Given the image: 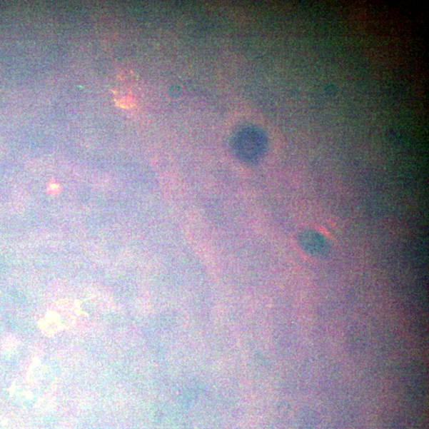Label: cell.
Listing matches in <instances>:
<instances>
[{"mask_svg":"<svg viewBox=\"0 0 429 429\" xmlns=\"http://www.w3.org/2000/svg\"><path fill=\"white\" fill-rule=\"evenodd\" d=\"M301 248L308 255L316 258L325 257L330 251V244L318 232L308 230L298 236Z\"/></svg>","mask_w":429,"mask_h":429,"instance_id":"6da1fadb","label":"cell"},{"mask_svg":"<svg viewBox=\"0 0 429 429\" xmlns=\"http://www.w3.org/2000/svg\"><path fill=\"white\" fill-rule=\"evenodd\" d=\"M266 141L261 136H256L243 141L238 146V153L248 161H257L266 150Z\"/></svg>","mask_w":429,"mask_h":429,"instance_id":"7a4b0ae2","label":"cell"}]
</instances>
